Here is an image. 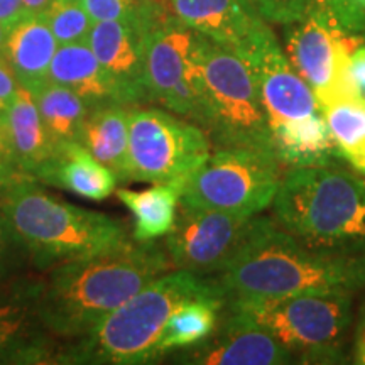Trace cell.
Here are the masks:
<instances>
[{
    "label": "cell",
    "mask_w": 365,
    "mask_h": 365,
    "mask_svg": "<svg viewBox=\"0 0 365 365\" xmlns=\"http://www.w3.org/2000/svg\"><path fill=\"white\" fill-rule=\"evenodd\" d=\"M341 29L350 34L365 33V7L360 0H323Z\"/></svg>",
    "instance_id": "31"
},
{
    "label": "cell",
    "mask_w": 365,
    "mask_h": 365,
    "mask_svg": "<svg viewBox=\"0 0 365 365\" xmlns=\"http://www.w3.org/2000/svg\"><path fill=\"white\" fill-rule=\"evenodd\" d=\"M48 80L75 91L88 110L102 105H122L115 83L100 65L88 43L59 46L49 66Z\"/></svg>",
    "instance_id": "21"
},
{
    "label": "cell",
    "mask_w": 365,
    "mask_h": 365,
    "mask_svg": "<svg viewBox=\"0 0 365 365\" xmlns=\"http://www.w3.org/2000/svg\"><path fill=\"white\" fill-rule=\"evenodd\" d=\"M164 4L182 24L234 51L264 19L247 0H164Z\"/></svg>",
    "instance_id": "17"
},
{
    "label": "cell",
    "mask_w": 365,
    "mask_h": 365,
    "mask_svg": "<svg viewBox=\"0 0 365 365\" xmlns=\"http://www.w3.org/2000/svg\"><path fill=\"white\" fill-rule=\"evenodd\" d=\"M364 41L341 29L323 0H313L298 21L286 24L287 58L312 86L319 108L360 97L350 75V56Z\"/></svg>",
    "instance_id": "11"
},
{
    "label": "cell",
    "mask_w": 365,
    "mask_h": 365,
    "mask_svg": "<svg viewBox=\"0 0 365 365\" xmlns=\"http://www.w3.org/2000/svg\"><path fill=\"white\" fill-rule=\"evenodd\" d=\"M2 120L17 171L34 180L58 148L43 124L33 91L19 85Z\"/></svg>",
    "instance_id": "20"
},
{
    "label": "cell",
    "mask_w": 365,
    "mask_h": 365,
    "mask_svg": "<svg viewBox=\"0 0 365 365\" xmlns=\"http://www.w3.org/2000/svg\"><path fill=\"white\" fill-rule=\"evenodd\" d=\"M266 217H245L181 203L166 235L173 269L198 274L222 272L244 249Z\"/></svg>",
    "instance_id": "12"
},
{
    "label": "cell",
    "mask_w": 365,
    "mask_h": 365,
    "mask_svg": "<svg viewBox=\"0 0 365 365\" xmlns=\"http://www.w3.org/2000/svg\"><path fill=\"white\" fill-rule=\"evenodd\" d=\"M17 88H19V81L14 75L7 59L4 58V54H0V118L11 105Z\"/></svg>",
    "instance_id": "33"
},
{
    "label": "cell",
    "mask_w": 365,
    "mask_h": 365,
    "mask_svg": "<svg viewBox=\"0 0 365 365\" xmlns=\"http://www.w3.org/2000/svg\"><path fill=\"white\" fill-rule=\"evenodd\" d=\"M340 156L365 176V100L346 98L322 108Z\"/></svg>",
    "instance_id": "27"
},
{
    "label": "cell",
    "mask_w": 365,
    "mask_h": 365,
    "mask_svg": "<svg viewBox=\"0 0 365 365\" xmlns=\"http://www.w3.org/2000/svg\"><path fill=\"white\" fill-rule=\"evenodd\" d=\"M168 11L164 0H143L125 19L95 22L88 46L108 73L122 105L135 107L149 102L145 85V41L150 27Z\"/></svg>",
    "instance_id": "14"
},
{
    "label": "cell",
    "mask_w": 365,
    "mask_h": 365,
    "mask_svg": "<svg viewBox=\"0 0 365 365\" xmlns=\"http://www.w3.org/2000/svg\"><path fill=\"white\" fill-rule=\"evenodd\" d=\"M129 110L120 103L102 105L88 110L78 143L90 150L118 181H127L129 156Z\"/></svg>",
    "instance_id": "23"
},
{
    "label": "cell",
    "mask_w": 365,
    "mask_h": 365,
    "mask_svg": "<svg viewBox=\"0 0 365 365\" xmlns=\"http://www.w3.org/2000/svg\"><path fill=\"white\" fill-rule=\"evenodd\" d=\"M203 76V130L215 149L249 148L276 156L266 105L247 63L205 36Z\"/></svg>",
    "instance_id": "7"
},
{
    "label": "cell",
    "mask_w": 365,
    "mask_h": 365,
    "mask_svg": "<svg viewBox=\"0 0 365 365\" xmlns=\"http://www.w3.org/2000/svg\"><path fill=\"white\" fill-rule=\"evenodd\" d=\"M360 4H362V6L365 7V0H360Z\"/></svg>",
    "instance_id": "41"
},
{
    "label": "cell",
    "mask_w": 365,
    "mask_h": 365,
    "mask_svg": "<svg viewBox=\"0 0 365 365\" xmlns=\"http://www.w3.org/2000/svg\"><path fill=\"white\" fill-rule=\"evenodd\" d=\"M235 53L252 71L266 105L271 130L274 127L323 115L312 86L282 51L271 29V22L266 19L259 22Z\"/></svg>",
    "instance_id": "13"
},
{
    "label": "cell",
    "mask_w": 365,
    "mask_h": 365,
    "mask_svg": "<svg viewBox=\"0 0 365 365\" xmlns=\"http://www.w3.org/2000/svg\"><path fill=\"white\" fill-rule=\"evenodd\" d=\"M210 154L212 140L195 122L158 107H130L127 181L185 190Z\"/></svg>",
    "instance_id": "8"
},
{
    "label": "cell",
    "mask_w": 365,
    "mask_h": 365,
    "mask_svg": "<svg viewBox=\"0 0 365 365\" xmlns=\"http://www.w3.org/2000/svg\"><path fill=\"white\" fill-rule=\"evenodd\" d=\"M36 299L38 279L17 274L0 279V364H56Z\"/></svg>",
    "instance_id": "15"
},
{
    "label": "cell",
    "mask_w": 365,
    "mask_h": 365,
    "mask_svg": "<svg viewBox=\"0 0 365 365\" xmlns=\"http://www.w3.org/2000/svg\"><path fill=\"white\" fill-rule=\"evenodd\" d=\"M272 208L276 222L308 247L365 254V178L340 166L289 168Z\"/></svg>",
    "instance_id": "4"
},
{
    "label": "cell",
    "mask_w": 365,
    "mask_h": 365,
    "mask_svg": "<svg viewBox=\"0 0 365 365\" xmlns=\"http://www.w3.org/2000/svg\"><path fill=\"white\" fill-rule=\"evenodd\" d=\"M0 196V208L17 240L31 264L43 272L130 240L120 222L53 198L26 175L17 176Z\"/></svg>",
    "instance_id": "5"
},
{
    "label": "cell",
    "mask_w": 365,
    "mask_h": 365,
    "mask_svg": "<svg viewBox=\"0 0 365 365\" xmlns=\"http://www.w3.org/2000/svg\"><path fill=\"white\" fill-rule=\"evenodd\" d=\"M182 190L175 185H154L144 191L118 190L117 196L134 215V240L154 242L175 225Z\"/></svg>",
    "instance_id": "24"
},
{
    "label": "cell",
    "mask_w": 365,
    "mask_h": 365,
    "mask_svg": "<svg viewBox=\"0 0 365 365\" xmlns=\"http://www.w3.org/2000/svg\"><path fill=\"white\" fill-rule=\"evenodd\" d=\"M274 153L287 168L339 166L344 161L325 115L272 129Z\"/></svg>",
    "instance_id": "22"
},
{
    "label": "cell",
    "mask_w": 365,
    "mask_h": 365,
    "mask_svg": "<svg viewBox=\"0 0 365 365\" xmlns=\"http://www.w3.org/2000/svg\"><path fill=\"white\" fill-rule=\"evenodd\" d=\"M178 362L191 365H282L294 357L269 333L223 322L220 330Z\"/></svg>",
    "instance_id": "16"
},
{
    "label": "cell",
    "mask_w": 365,
    "mask_h": 365,
    "mask_svg": "<svg viewBox=\"0 0 365 365\" xmlns=\"http://www.w3.org/2000/svg\"><path fill=\"white\" fill-rule=\"evenodd\" d=\"M218 277L227 298L355 293L365 289V254L323 252L272 218L262 222Z\"/></svg>",
    "instance_id": "2"
},
{
    "label": "cell",
    "mask_w": 365,
    "mask_h": 365,
    "mask_svg": "<svg viewBox=\"0 0 365 365\" xmlns=\"http://www.w3.org/2000/svg\"><path fill=\"white\" fill-rule=\"evenodd\" d=\"M58 48V41L43 14H34L24 16L7 31L2 54L19 85L36 91L48 81L49 66Z\"/></svg>",
    "instance_id": "19"
},
{
    "label": "cell",
    "mask_w": 365,
    "mask_h": 365,
    "mask_svg": "<svg viewBox=\"0 0 365 365\" xmlns=\"http://www.w3.org/2000/svg\"><path fill=\"white\" fill-rule=\"evenodd\" d=\"M43 17L59 46L86 43L95 24L81 0H53L43 12Z\"/></svg>",
    "instance_id": "28"
},
{
    "label": "cell",
    "mask_w": 365,
    "mask_h": 365,
    "mask_svg": "<svg viewBox=\"0 0 365 365\" xmlns=\"http://www.w3.org/2000/svg\"><path fill=\"white\" fill-rule=\"evenodd\" d=\"M255 11L271 24H291L298 21L313 0H247Z\"/></svg>",
    "instance_id": "30"
},
{
    "label": "cell",
    "mask_w": 365,
    "mask_h": 365,
    "mask_svg": "<svg viewBox=\"0 0 365 365\" xmlns=\"http://www.w3.org/2000/svg\"><path fill=\"white\" fill-rule=\"evenodd\" d=\"M143 0H81L93 22L125 19L139 9Z\"/></svg>",
    "instance_id": "32"
},
{
    "label": "cell",
    "mask_w": 365,
    "mask_h": 365,
    "mask_svg": "<svg viewBox=\"0 0 365 365\" xmlns=\"http://www.w3.org/2000/svg\"><path fill=\"white\" fill-rule=\"evenodd\" d=\"M53 0H22L26 16H34V14H43Z\"/></svg>",
    "instance_id": "37"
},
{
    "label": "cell",
    "mask_w": 365,
    "mask_h": 365,
    "mask_svg": "<svg viewBox=\"0 0 365 365\" xmlns=\"http://www.w3.org/2000/svg\"><path fill=\"white\" fill-rule=\"evenodd\" d=\"M19 176V175H17ZM17 176H14V178H7V176H0V195L4 193V191H6L7 188H9V185H11V182L16 180Z\"/></svg>",
    "instance_id": "38"
},
{
    "label": "cell",
    "mask_w": 365,
    "mask_h": 365,
    "mask_svg": "<svg viewBox=\"0 0 365 365\" xmlns=\"http://www.w3.org/2000/svg\"><path fill=\"white\" fill-rule=\"evenodd\" d=\"M354 364L365 365V307L360 312V318L354 336Z\"/></svg>",
    "instance_id": "36"
},
{
    "label": "cell",
    "mask_w": 365,
    "mask_h": 365,
    "mask_svg": "<svg viewBox=\"0 0 365 365\" xmlns=\"http://www.w3.org/2000/svg\"><path fill=\"white\" fill-rule=\"evenodd\" d=\"M26 261H29L27 252L14 234L6 213L0 208V279L16 276Z\"/></svg>",
    "instance_id": "29"
},
{
    "label": "cell",
    "mask_w": 365,
    "mask_h": 365,
    "mask_svg": "<svg viewBox=\"0 0 365 365\" xmlns=\"http://www.w3.org/2000/svg\"><path fill=\"white\" fill-rule=\"evenodd\" d=\"M24 16L22 0H0V22L7 27V31Z\"/></svg>",
    "instance_id": "35"
},
{
    "label": "cell",
    "mask_w": 365,
    "mask_h": 365,
    "mask_svg": "<svg viewBox=\"0 0 365 365\" xmlns=\"http://www.w3.org/2000/svg\"><path fill=\"white\" fill-rule=\"evenodd\" d=\"M223 322L269 333L293 354L294 362H345L341 344L352 322V294L232 296Z\"/></svg>",
    "instance_id": "6"
},
{
    "label": "cell",
    "mask_w": 365,
    "mask_h": 365,
    "mask_svg": "<svg viewBox=\"0 0 365 365\" xmlns=\"http://www.w3.org/2000/svg\"><path fill=\"white\" fill-rule=\"evenodd\" d=\"M225 296H207L185 303L173 313L156 346V359L180 349H191L208 340L217 330Z\"/></svg>",
    "instance_id": "25"
},
{
    "label": "cell",
    "mask_w": 365,
    "mask_h": 365,
    "mask_svg": "<svg viewBox=\"0 0 365 365\" xmlns=\"http://www.w3.org/2000/svg\"><path fill=\"white\" fill-rule=\"evenodd\" d=\"M281 168L279 159L264 150L217 148L186 182L180 202L234 215H259L279 191Z\"/></svg>",
    "instance_id": "9"
},
{
    "label": "cell",
    "mask_w": 365,
    "mask_h": 365,
    "mask_svg": "<svg viewBox=\"0 0 365 365\" xmlns=\"http://www.w3.org/2000/svg\"><path fill=\"white\" fill-rule=\"evenodd\" d=\"M17 175H21V173L17 171L16 163H14L11 144H9V139H7L6 125H4V120L0 118V176L14 178Z\"/></svg>",
    "instance_id": "34"
},
{
    "label": "cell",
    "mask_w": 365,
    "mask_h": 365,
    "mask_svg": "<svg viewBox=\"0 0 365 365\" xmlns=\"http://www.w3.org/2000/svg\"><path fill=\"white\" fill-rule=\"evenodd\" d=\"M171 269L166 250L154 242L135 240L48 269L38 279L36 309L41 325L53 339L78 340Z\"/></svg>",
    "instance_id": "1"
},
{
    "label": "cell",
    "mask_w": 365,
    "mask_h": 365,
    "mask_svg": "<svg viewBox=\"0 0 365 365\" xmlns=\"http://www.w3.org/2000/svg\"><path fill=\"white\" fill-rule=\"evenodd\" d=\"M360 98L365 100V86H364V88H360Z\"/></svg>",
    "instance_id": "40"
},
{
    "label": "cell",
    "mask_w": 365,
    "mask_h": 365,
    "mask_svg": "<svg viewBox=\"0 0 365 365\" xmlns=\"http://www.w3.org/2000/svg\"><path fill=\"white\" fill-rule=\"evenodd\" d=\"M207 296L227 298L218 281L186 269H171L108 313L88 335L73 340L66 350L58 352L56 364L153 362L173 313L185 303Z\"/></svg>",
    "instance_id": "3"
},
{
    "label": "cell",
    "mask_w": 365,
    "mask_h": 365,
    "mask_svg": "<svg viewBox=\"0 0 365 365\" xmlns=\"http://www.w3.org/2000/svg\"><path fill=\"white\" fill-rule=\"evenodd\" d=\"M205 36L175 17L170 9L150 27L145 41L149 102L195 122L205 120Z\"/></svg>",
    "instance_id": "10"
},
{
    "label": "cell",
    "mask_w": 365,
    "mask_h": 365,
    "mask_svg": "<svg viewBox=\"0 0 365 365\" xmlns=\"http://www.w3.org/2000/svg\"><path fill=\"white\" fill-rule=\"evenodd\" d=\"M41 118L56 148L78 143L81 127L88 115V107L75 91L66 86L46 81L33 91Z\"/></svg>",
    "instance_id": "26"
},
{
    "label": "cell",
    "mask_w": 365,
    "mask_h": 365,
    "mask_svg": "<svg viewBox=\"0 0 365 365\" xmlns=\"http://www.w3.org/2000/svg\"><path fill=\"white\" fill-rule=\"evenodd\" d=\"M34 180L91 202L107 200L115 191L118 181L117 176L80 143L59 145Z\"/></svg>",
    "instance_id": "18"
},
{
    "label": "cell",
    "mask_w": 365,
    "mask_h": 365,
    "mask_svg": "<svg viewBox=\"0 0 365 365\" xmlns=\"http://www.w3.org/2000/svg\"><path fill=\"white\" fill-rule=\"evenodd\" d=\"M6 38H7V27L0 22V54L4 51V43H6Z\"/></svg>",
    "instance_id": "39"
}]
</instances>
